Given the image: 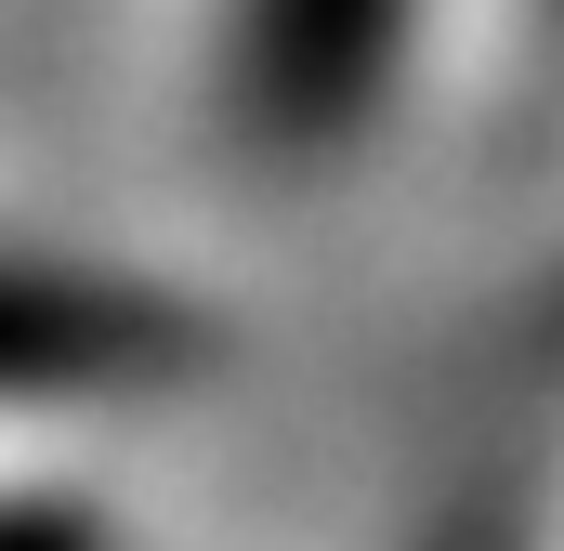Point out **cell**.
Masks as SVG:
<instances>
[{
	"mask_svg": "<svg viewBox=\"0 0 564 551\" xmlns=\"http://www.w3.org/2000/svg\"><path fill=\"white\" fill-rule=\"evenodd\" d=\"M224 381V315L171 276L0 210V473L119 446Z\"/></svg>",
	"mask_w": 564,
	"mask_h": 551,
	"instance_id": "1",
	"label": "cell"
},
{
	"mask_svg": "<svg viewBox=\"0 0 564 551\" xmlns=\"http://www.w3.org/2000/svg\"><path fill=\"white\" fill-rule=\"evenodd\" d=\"M525 13H539V26H564V0H525Z\"/></svg>",
	"mask_w": 564,
	"mask_h": 551,
	"instance_id": "3",
	"label": "cell"
},
{
	"mask_svg": "<svg viewBox=\"0 0 564 551\" xmlns=\"http://www.w3.org/2000/svg\"><path fill=\"white\" fill-rule=\"evenodd\" d=\"M433 66V0H197V132L237 184L302 197L368 171Z\"/></svg>",
	"mask_w": 564,
	"mask_h": 551,
	"instance_id": "2",
	"label": "cell"
}]
</instances>
